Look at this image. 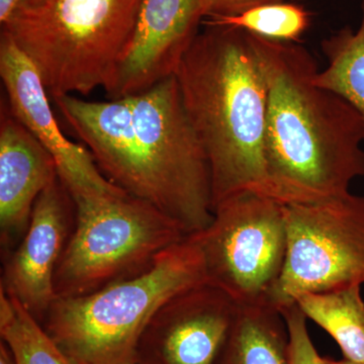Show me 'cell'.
<instances>
[{"mask_svg":"<svg viewBox=\"0 0 364 364\" xmlns=\"http://www.w3.org/2000/svg\"><path fill=\"white\" fill-rule=\"evenodd\" d=\"M247 33L267 82L265 157L275 200L287 205L349 193L364 176L363 116L315 85L318 63L305 47Z\"/></svg>","mask_w":364,"mask_h":364,"instance_id":"1","label":"cell"},{"mask_svg":"<svg viewBox=\"0 0 364 364\" xmlns=\"http://www.w3.org/2000/svg\"><path fill=\"white\" fill-rule=\"evenodd\" d=\"M87 145L109 181L158 208L186 236L212 223L210 164L176 75L109 105L91 127Z\"/></svg>","mask_w":364,"mask_h":364,"instance_id":"2","label":"cell"},{"mask_svg":"<svg viewBox=\"0 0 364 364\" xmlns=\"http://www.w3.org/2000/svg\"><path fill=\"white\" fill-rule=\"evenodd\" d=\"M176 76L207 154L214 210L243 193L274 198L265 157L267 82L248 33L207 26L189 46Z\"/></svg>","mask_w":364,"mask_h":364,"instance_id":"3","label":"cell"},{"mask_svg":"<svg viewBox=\"0 0 364 364\" xmlns=\"http://www.w3.org/2000/svg\"><path fill=\"white\" fill-rule=\"evenodd\" d=\"M143 0H20L2 25L52 97L111 93Z\"/></svg>","mask_w":364,"mask_h":364,"instance_id":"4","label":"cell"},{"mask_svg":"<svg viewBox=\"0 0 364 364\" xmlns=\"http://www.w3.org/2000/svg\"><path fill=\"white\" fill-rule=\"evenodd\" d=\"M202 250L191 235L145 272L85 296L56 298L43 327L81 364H136L146 326L163 304L205 284Z\"/></svg>","mask_w":364,"mask_h":364,"instance_id":"5","label":"cell"},{"mask_svg":"<svg viewBox=\"0 0 364 364\" xmlns=\"http://www.w3.org/2000/svg\"><path fill=\"white\" fill-rule=\"evenodd\" d=\"M75 228L57 267V298L85 296L149 269L186 235L150 203L127 193L76 198Z\"/></svg>","mask_w":364,"mask_h":364,"instance_id":"6","label":"cell"},{"mask_svg":"<svg viewBox=\"0 0 364 364\" xmlns=\"http://www.w3.org/2000/svg\"><path fill=\"white\" fill-rule=\"evenodd\" d=\"M191 236L202 250L207 284L240 306L272 304L287 257L284 203L252 193L234 196Z\"/></svg>","mask_w":364,"mask_h":364,"instance_id":"7","label":"cell"},{"mask_svg":"<svg viewBox=\"0 0 364 364\" xmlns=\"http://www.w3.org/2000/svg\"><path fill=\"white\" fill-rule=\"evenodd\" d=\"M286 262L272 305L301 294L364 284V196L349 193L286 205Z\"/></svg>","mask_w":364,"mask_h":364,"instance_id":"8","label":"cell"},{"mask_svg":"<svg viewBox=\"0 0 364 364\" xmlns=\"http://www.w3.org/2000/svg\"><path fill=\"white\" fill-rule=\"evenodd\" d=\"M240 306L207 282L160 306L144 330L136 364H218Z\"/></svg>","mask_w":364,"mask_h":364,"instance_id":"9","label":"cell"},{"mask_svg":"<svg viewBox=\"0 0 364 364\" xmlns=\"http://www.w3.org/2000/svg\"><path fill=\"white\" fill-rule=\"evenodd\" d=\"M0 76L9 112L52 155L72 200L124 191L102 174L87 148L62 134L39 71L4 31L0 37Z\"/></svg>","mask_w":364,"mask_h":364,"instance_id":"10","label":"cell"},{"mask_svg":"<svg viewBox=\"0 0 364 364\" xmlns=\"http://www.w3.org/2000/svg\"><path fill=\"white\" fill-rule=\"evenodd\" d=\"M71 205L58 177L38 198L25 236L4 259L0 287L41 324L57 298L54 277L71 236Z\"/></svg>","mask_w":364,"mask_h":364,"instance_id":"11","label":"cell"},{"mask_svg":"<svg viewBox=\"0 0 364 364\" xmlns=\"http://www.w3.org/2000/svg\"><path fill=\"white\" fill-rule=\"evenodd\" d=\"M202 20L200 0H143L111 100L131 97L176 75Z\"/></svg>","mask_w":364,"mask_h":364,"instance_id":"12","label":"cell"},{"mask_svg":"<svg viewBox=\"0 0 364 364\" xmlns=\"http://www.w3.org/2000/svg\"><path fill=\"white\" fill-rule=\"evenodd\" d=\"M58 177L52 155L6 105L0 122V242L4 257L25 236L41 193Z\"/></svg>","mask_w":364,"mask_h":364,"instance_id":"13","label":"cell"},{"mask_svg":"<svg viewBox=\"0 0 364 364\" xmlns=\"http://www.w3.org/2000/svg\"><path fill=\"white\" fill-rule=\"evenodd\" d=\"M218 364H291L284 316L272 304L240 306Z\"/></svg>","mask_w":364,"mask_h":364,"instance_id":"14","label":"cell"},{"mask_svg":"<svg viewBox=\"0 0 364 364\" xmlns=\"http://www.w3.org/2000/svg\"><path fill=\"white\" fill-rule=\"evenodd\" d=\"M359 284L301 294L296 304L338 343L344 358L364 363V301Z\"/></svg>","mask_w":364,"mask_h":364,"instance_id":"15","label":"cell"},{"mask_svg":"<svg viewBox=\"0 0 364 364\" xmlns=\"http://www.w3.org/2000/svg\"><path fill=\"white\" fill-rule=\"evenodd\" d=\"M360 7L358 30L345 26L321 43L327 67L317 72L314 82L343 97L364 119V0Z\"/></svg>","mask_w":364,"mask_h":364,"instance_id":"16","label":"cell"},{"mask_svg":"<svg viewBox=\"0 0 364 364\" xmlns=\"http://www.w3.org/2000/svg\"><path fill=\"white\" fill-rule=\"evenodd\" d=\"M0 334L14 364H81L69 356L14 296L0 287Z\"/></svg>","mask_w":364,"mask_h":364,"instance_id":"17","label":"cell"},{"mask_svg":"<svg viewBox=\"0 0 364 364\" xmlns=\"http://www.w3.org/2000/svg\"><path fill=\"white\" fill-rule=\"evenodd\" d=\"M203 23L239 28L268 40L296 43L308 30L311 14L298 4L279 1L253 7L237 16L210 18Z\"/></svg>","mask_w":364,"mask_h":364,"instance_id":"18","label":"cell"},{"mask_svg":"<svg viewBox=\"0 0 364 364\" xmlns=\"http://www.w3.org/2000/svg\"><path fill=\"white\" fill-rule=\"evenodd\" d=\"M287 326L289 336V358L291 364H327L325 358L318 353L314 345L306 316L296 303L279 309Z\"/></svg>","mask_w":364,"mask_h":364,"instance_id":"19","label":"cell"},{"mask_svg":"<svg viewBox=\"0 0 364 364\" xmlns=\"http://www.w3.org/2000/svg\"><path fill=\"white\" fill-rule=\"evenodd\" d=\"M282 0H200L203 18L237 16L262 4Z\"/></svg>","mask_w":364,"mask_h":364,"instance_id":"20","label":"cell"},{"mask_svg":"<svg viewBox=\"0 0 364 364\" xmlns=\"http://www.w3.org/2000/svg\"><path fill=\"white\" fill-rule=\"evenodd\" d=\"M18 1L20 0H0V23H1V26L9 20Z\"/></svg>","mask_w":364,"mask_h":364,"instance_id":"21","label":"cell"},{"mask_svg":"<svg viewBox=\"0 0 364 364\" xmlns=\"http://www.w3.org/2000/svg\"><path fill=\"white\" fill-rule=\"evenodd\" d=\"M0 364H14L11 350L4 341L0 343Z\"/></svg>","mask_w":364,"mask_h":364,"instance_id":"22","label":"cell"},{"mask_svg":"<svg viewBox=\"0 0 364 364\" xmlns=\"http://www.w3.org/2000/svg\"><path fill=\"white\" fill-rule=\"evenodd\" d=\"M325 360L327 364H364L361 363H355V361H351L346 358L341 359V360H336V359L325 358Z\"/></svg>","mask_w":364,"mask_h":364,"instance_id":"23","label":"cell"}]
</instances>
